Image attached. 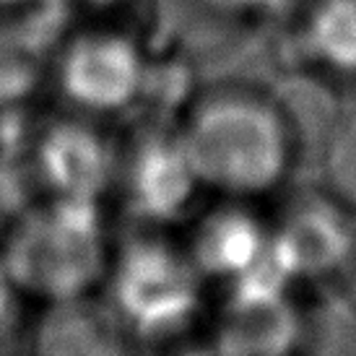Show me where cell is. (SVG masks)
I'll list each match as a JSON object with an SVG mask.
<instances>
[{
    "label": "cell",
    "mask_w": 356,
    "mask_h": 356,
    "mask_svg": "<svg viewBox=\"0 0 356 356\" xmlns=\"http://www.w3.org/2000/svg\"><path fill=\"white\" fill-rule=\"evenodd\" d=\"M65 19L73 16H83V19H104L109 13L120 10L122 6H128L130 0H52Z\"/></svg>",
    "instance_id": "15"
},
{
    "label": "cell",
    "mask_w": 356,
    "mask_h": 356,
    "mask_svg": "<svg viewBox=\"0 0 356 356\" xmlns=\"http://www.w3.org/2000/svg\"><path fill=\"white\" fill-rule=\"evenodd\" d=\"M149 70L146 47L133 34L89 24L60 37L47 83L63 109L99 120L136 107L149 89Z\"/></svg>",
    "instance_id": "5"
},
{
    "label": "cell",
    "mask_w": 356,
    "mask_h": 356,
    "mask_svg": "<svg viewBox=\"0 0 356 356\" xmlns=\"http://www.w3.org/2000/svg\"><path fill=\"white\" fill-rule=\"evenodd\" d=\"M299 320L289 297V281L263 266L229 284L211 338L213 351L229 356H276L294 346Z\"/></svg>",
    "instance_id": "8"
},
{
    "label": "cell",
    "mask_w": 356,
    "mask_h": 356,
    "mask_svg": "<svg viewBox=\"0 0 356 356\" xmlns=\"http://www.w3.org/2000/svg\"><path fill=\"white\" fill-rule=\"evenodd\" d=\"M356 221L333 198L305 193L268 221L266 263L284 281H315L348 268Z\"/></svg>",
    "instance_id": "7"
},
{
    "label": "cell",
    "mask_w": 356,
    "mask_h": 356,
    "mask_svg": "<svg viewBox=\"0 0 356 356\" xmlns=\"http://www.w3.org/2000/svg\"><path fill=\"white\" fill-rule=\"evenodd\" d=\"M0 161H3V140H0Z\"/></svg>",
    "instance_id": "18"
},
{
    "label": "cell",
    "mask_w": 356,
    "mask_h": 356,
    "mask_svg": "<svg viewBox=\"0 0 356 356\" xmlns=\"http://www.w3.org/2000/svg\"><path fill=\"white\" fill-rule=\"evenodd\" d=\"M102 286L122 338L146 346L182 338L203 305V276L185 245L169 239L164 229H133L109 252Z\"/></svg>",
    "instance_id": "3"
},
{
    "label": "cell",
    "mask_w": 356,
    "mask_h": 356,
    "mask_svg": "<svg viewBox=\"0 0 356 356\" xmlns=\"http://www.w3.org/2000/svg\"><path fill=\"white\" fill-rule=\"evenodd\" d=\"M200 190L177 120L146 118L112 136L104 200L133 227L167 229L193 208Z\"/></svg>",
    "instance_id": "4"
},
{
    "label": "cell",
    "mask_w": 356,
    "mask_h": 356,
    "mask_svg": "<svg viewBox=\"0 0 356 356\" xmlns=\"http://www.w3.org/2000/svg\"><path fill=\"white\" fill-rule=\"evenodd\" d=\"M348 268L354 270V276H356V245H354V252H351V260H348Z\"/></svg>",
    "instance_id": "17"
},
{
    "label": "cell",
    "mask_w": 356,
    "mask_h": 356,
    "mask_svg": "<svg viewBox=\"0 0 356 356\" xmlns=\"http://www.w3.org/2000/svg\"><path fill=\"white\" fill-rule=\"evenodd\" d=\"M89 297L91 294L50 305V312L40 325V348L63 354H102L122 348L125 338L115 325L104 299L102 305H94Z\"/></svg>",
    "instance_id": "13"
},
{
    "label": "cell",
    "mask_w": 356,
    "mask_h": 356,
    "mask_svg": "<svg viewBox=\"0 0 356 356\" xmlns=\"http://www.w3.org/2000/svg\"><path fill=\"white\" fill-rule=\"evenodd\" d=\"M185 250L203 281L232 284L266 263L268 221L257 216L248 200L224 198L195 218Z\"/></svg>",
    "instance_id": "11"
},
{
    "label": "cell",
    "mask_w": 356,
    "mask_h": 356,
    "mask_svg": "<svg viewBox=\"0 0 356 356\" xmlns=\"http://www.w3.org/2000/svg\"><path fill=\"white\" fill-rule=\"evenodd\" d=\"M42 0H0V10H21V8H31Z\"/></svg>",
    "instance_id": "16"
},
{
    "label": "cell",
    "mask_w": 356,
    "mask_h": 356,
    "mask_svg": "<svg viewBox=\"0 0 356 356\" xmlns=\"http://www.w3.org/2000/svg\"><path fill=\"white\" fill-rule=\"evenodd\" d=\"M177 122L203 190L221 198L268 195L291 172V120L270 94L255 86H208Z\"/></svg>",
    "instance_id": "1"
},
{
    "label": "cell",
    "mask_w": 356,
    "mask_h": 356,
    "mask_svg": "<svg viewBox=\"0 0 356 356\" xmlns=\"http://www.w3.org/2000/svg\"><path fill=\"white\" fill-rule=\"evenodd\" d=\"M112 164V136L97 120L63 109L31 125L21 143V169L31 200H104Z\"/></svg>",
    "instance_id": "6"
},
{
    "label": "cell",
    "mask_w": 356,
    "mask_h": 356,
    "mask_svg": "<svg viewBox=\"0 0 356 356\" xmlns=\"http://www.w3.org/2000/svg\"><path fill=\"white\" fill-rule=\"evenodd\" d=\"M281 0H154V34L169 52L213 58L266 29Z\"/></svg>",
    "instance_id": "9"
},
{
    "label": "cell",
    "mask_w": 356,
    "mask_h": 356,
    "mask_svg": "<svg viewBox=\"0 0 356 356\" xmlns=\"http://www.w3.org/2000/svg\"><path fill=\"white\" fill-rule=\"evenodd\" d=\"M65 16L52 0L0 10V112L29 104L47 83Z\"/></svg>",
    "instance_id": "10"
},
{
    "label": "cell",
    "mask_w": 356,
    "mask_h": 356,
    "mask_svg": "<svg viewBox=\"0 0 356 356\" xmlns=\"http://www.w3.org/2000/svg\"><path fill=\"white\" fill-rule=\"evenodd\" d=\"M21 299L24 294L19 291L16 281L10 278L8 268L0 255V346H6V341L16 336L21 323Z\"/></svg>",
    "instance_id": "14"
},
{
    "label": "cell",
    "mask_w": 356,
    "mask_h": 356,
    "mask_svg": "<svg viewBox=\"0 0 356 356\" xmlns=\"http://www.w3.org/2000/svg\"><path fill=\"white\" fill-rule=\"evenodd\" d=\"M299 65L325 76H356V0H305L289 26Z\"/></svg>",
    "instance_id": "12"
},
{
    "label": "cell",
    "mask_w": 356,
    "mask_h": 356,
    "mask_svg": "<svg viewBox=\"0 0 356 356\" xmlns=\"http://www.w3.org/2000/svg\"><path fill=\"white\" fill-rule=\"evenodd\" d=\"M0 255L24 297L55 305L94 294L109 263L102 203L31 200L8 229Z\"/></svg>",
    "instance_id": "2"
}]
</instances>
